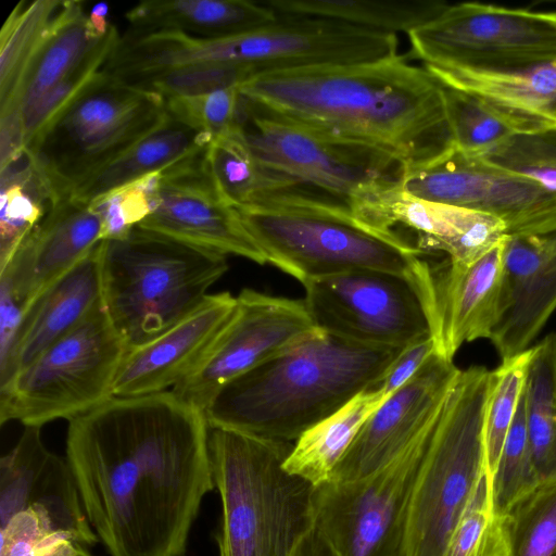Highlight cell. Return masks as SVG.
Instances as JSON below:
<instances>
[{"instance_id":"obj_1","label":"cell","mask_w":556,"mask_h":556,"mask_svg":"<svg viewBox=\"0 0 556 556\" xmlns=\"http://www.w3.org/2000/svg\"><path fill=\"white\" fill-rule=\"evenodd\" d=\"M66 460L111 556H184L215 488L205 414L172 390L111 397L68 422Z\"/></svg>"},{"instance_id":"obj_2","label":"cell","mask_w":556,"mask_h":556,"mask_svg":"<svg viewBox=\"0 0 556 556\" xmlns=\"http://www.w3.org/2000/svg\"><path fill=\"white\" fill-rule=\"evenodd\" d=\"M239 90L268 114L375 147L405 168L433 162L455 148L443 86L404 55L261 72Z\"/></svg>"},{"instance_id":"obj_3","label":"cell","mask_w":556,"mask_h":556,"mask_svg":"<svg viewBox=\"0 0 556 556\" xmlns=\"http://www.w3.org/2000/svg\"><path fill=\"white\" fill-rule=\"evenodd\" d=\"M402 350L321 331L225 384L204 410L208 427L294 443L354 396L376 388Z\"/></svg>"},{"instance_id":"obj_4","label":"cell","mask_w":556,"mask_h":556,"mask_svg":"<svg viewBox=\"0 0 556 556\" xmlns=\"http://www.w3.org/2000/svg\"><path fill=\"white\" fill-rule=\"evenodd\" d=\"M237 210L266 263L303 286L371 269L405 276L418 285L425 300L429 295L431 266L422 258L424 251L394 230L365 224L325 194L302 187Z\"/></svg>"},{"instance_id":"obj_5","label":"cell","mask_w":556,"mask_h":556,"mask_svg":"<svg viewBox=\"0 0 556 556\" xmlns=\"http://www.w3.org/2000/svg\"><path fill=\"white\" fill-rule=\"evenodd\" d=\"M292 447L210 428L213 479L222 503L219 556H292L315 526V486L283 467Z\"/></svg>"},{"instance_id":"obj_6","label":"cell","mask_w":556,"mask_h":556,"mask_svg":"<svg viewBox=\"0 0 556 556\" xmlns=\"http://www.w3.org/2000/svg\"><path fill=\"white\" fill-rule=\"evenodd\" d=\"M227 270L224 254L136 226L103 240V306L130 350L198 308Z\"/></svg>"},{"instance_id":"obj_7","label":"cell","mask_w":556,"mask_h":556,"mask_svg":"<svg viewBox=\"0 0 556 556\" xmlns=\"http://www.w3.org/2000/svg\"><path fill=\"white\" fill-rule=\"evenodd\" d=\"M492 383L493 370L484 366L460 369L453 382L418 470L399 556H443L488 476L484 414Z\"/></svg>"},{"instance_id":"obj_8","label":"cell","mask_w":556,"mask_h":556,"mask_svg":"<svg viewBox=\"0 0 556 556\" xmlns=\"http://www.w3.org/2000/svg\"><path fill=\"white\" fill-rule=\"evenodd\" d=\"M168 117L162 96L103 70L26 150L60 201L71 198Z\"/></svg>"},{"instance_id":"obj_9","label":"cell","mask_w":556,"mask_h":556,"mask_svg":"<svg viewBox=\"0 0 556 556\" xmlns=\"http://www.w3.org/2000/svg\"><path fill=\"white\" fill-rule=\"evenodd\" d=\"M128 348L100 307L0 388V422L39 427L80 416L113 397Z\"/></svg>"},{"instance_id":"obj_10","label":"cell","mask_w":556,"mask_h":556,"mask_svg":"<svg viewBox=\"0 0 556 556\" xmlns=\"http://www.w3.org/2000/svg\"><path fill=\"white\" fill-rule=\"evenodd\" d=\"M235 125L263 163L352 212L401 182L405 169L386 151L268 114L241 93Z\"/></svg>"},{"instance_id":"obj_11","label":"cell","mask_w":556,"mask_h":556,"mask_svg":"<svg viewBox=\"0 0 556 556\" xmlns=\"http://www.w3.org/2000/svg\"><path fill=\"white\" fill-rule=\"evenodd\" d=\"M424 67L515 70L556 62V28L542 12L480 2L446 5L407 34Z\"/></svg>"},{"instance_id":"obj_12","label":"cell","mask_w":556,"mask_h":556,"mask_svg":"<svg viewBox=\"0 0 556 556\" xmlns=\"http://www.w3.org/2000/svg\"><path fill=\"white\" fill-rule=\"evenodd\" d=\"M305 303L325 332L368 346H405L431 337L420 288L394 273L358 269L304 285Z\"/></svg>"},{"instance_id":"obj_13","label":"cell","mask_w":556,"mask_h":556,"mask_svg":"<svg viewBox=\"0 0 556 556\" xmlns=\"http://www.w3.org/2000/svg\"><path fill=\"white\" fill-rule=\"evenodd\" d=\"M430 437L371 475L315 488V525L342 556H399Z\"/></svg>"},{"instance_id":"obj_14","label":"cell","mask_w":556,"mask_h":556,"mask_svg":"<svg viewBox=\"0 0 556 556\" xmlns=\"http://www.w3.org/2000/svg\"><path fill=\"white\" fill-rule=\"evenodd\" d=\"M401 187L424 200L489 214L504 224L507 236L556 230V192L456 148L433 162L405 168Z\"/></svg>"},{"instance_id":"obj_15","label":"cell","mask_w":556,"mask_h":556,"mask_svg":"<svg viewBox=\"0 0 556 556\" xmlns=\"http://www.w3.org/2000/svg\"><path fill=\"white\" fill-rule=\"evenodd\" d=\"M321 331L304 300L243 289L228 327L172 391L204 412L225 384Z\"/></svg>"},{"instance_id":"obj_16","label":"cell","mask_w":556,"mask_h":556,"mask_svg":"<svg viewBox=\"0 0 556 556\" xmlns=\"http://www.w3.org/2000/svg\"><path fill=\"white\" fill-rule=\"evenodd\" d=\"M204 151L147 177L151 212L138 226L226 256L266 264L238 210L217 191Z\"/></svg>"},{"instance_id":"obj_17","label":"cell","mask_w":556,"mask_h":556,"mask_svg":"<svg viewBox=\"0 0 556 556\" xmlns=\"http://www.w3.org/2000/svg\"><path fill=\"white\" fill-rule=\"evenodd\" d=\"M460 369L433 353L419 371L365 421L329 482L364 478L429 439Z\"/></svg>"},{"instance_id":"obj_18","label":"cell","mask_w":556,"mask_h":556,"mask_svg":"<svg viewBox=\"0 0 556 556\" xmlns=\"http://www.w3.org/2000/svg\"><path fill=\"white\" fill-rule=\"evenodd\" d=\"M26 508L47 514L60 531L85 547L98 541L66 458L47 448L39 427H26L0 459V523Z\"/></svg>"},{"instance_id":"obj_19","label":"cell","mask_w":556,"mask_h":556,"mask_svg":"<svg viewBox=\"0 0 556 556\" xmlns=\"http://www.w3.org/2000/svg\"><path fill=\"white\" fill-rule=\"evenodd\" d=\"M237 296L212 293L184 319L125 354L113 383V397L161 393L175 388L207 354L232 320Z\"/></svg>"},{"instance_id":"obj_20","label":"cell","mask_w":556,"mask_h":556,"mask_svg":"<svg viewBox=\"0 0 556 556\" xmlns=\"http://www.w3.org/2000/svg\"><path fill=\"white\" fill-rule=\"evenodd\" d=\"M556 311V230L507 236L497 320L490 337L503 361L528 349Z\"/></svg>"},{"instance_id":"obj_21","label":"cell","mask_w":556,"mask_h":556,"mask_svg":"<svg viewBox=\"0 0 556 556\" xmlns=\"http://www.w3.org/2000/svg\"><path fill=\"white\" fill-rule=\"evenodd\" d=\"M365 224L386 231L396 225L414 230L417 248L440 251L448 261L469 265L484 256L506 235L504 224L482 212L417 198L401 182L378 193L361 213Z\"/></svg>"},{"instance_id":"obj_22","label":"cell","mask_w":556,"mask_h":556,"mask_svg":"<svg viewBox=\"0 0 556 556\" xmlns=\"http://www.w3.org/2000/svg\"><path fill=\"white\" fill-rule=\"evenodd\" d=\"M504 242L469 265L447 260L431 266L428 317L441 357L453 361L464 343L490 339L498 315Z\"/></svg>"},{"instance_id":"obj_23","label":"cell","mask_w":556,"mask_h":556,"mask_svg":"<svg viewBox=\"0 0 556 556\" xmlns=\"http://www.w3.org/2000/svg\"><path fill=\"white\" fill-rule=\"evenodd\" d=\"M102 240L101 219L89 204L60 200L0 270V289L24 309Z\"/></svg>"},{"instance_id":"obj_24","label":"cell","mask_w":556,"mask_h":556,"mask_svg":"<svg viewBox=\"0 0 556 556\" xmlns=\"http://www.w3.org/2000/svg\"><path fill=\"white\" fill-rule=\"evenodd\" d=\"M102 249L103 240L23 309L12 344L0 358V388L103 306Z\"/></svg>"},{"instance_id":"obj_25","label":"cell","mask_w":556,"mask_h":556,"mask_svg":"<svg viewBox=\"0 0 556 556\" xmlns=\"http://www.w3.org/2000/svg\"><path fill=\"white\" fill-rule=\"evenodd\" d=\"M277 16L264 2L249 0H151L125 13L132 30H170L204 38L249 33Z\"/></svg>"},{"instance_id":"obj_26","label":"cell","mask_w":556,"mask_h":556,"mask_svg":"<svg viewBox=\"0 0 556 556\" xmlns=\"http://www.w3.org/2000/svg\"><path fill=\"white\" fill-rule=\"evenodd\" d=\"M73 1H21L0 33V116L21 113L24 81Z\"/></svg>"},{"instance_id":"obj_27","label":"cell","mask_w":556,"mask_h":556,"mask_svg":"<svg viewBox=\"0 0 556 556\" xmlns=\"http://www.w3.org/2000/svg\"><path fill=\"white\" fill-rule=\"evenodd\" d=\"M211 141L207 135L169 116L161 127L80 185L71 198L90 204L104 194L198 154Z\"/></svg>"},{"instance_id":"obj_28","label":"cell","mask_w":556,"mask_h":556,"mask_svg":"<svg viewBox=\"0 0 556 556\" xmlns=\"http://www.w3.org/2000/svg\"><path fill=\"white\" fill-rule=\"evenodd\" d=\"M443 97L454 146L466 154L481 155L514 136L556 127L555 113L516 108L446 86Z\"/></svg>"},{"instance_id":"obj_29","label":"cell","mask_w":556,"mask_h":556,"mask_svg":"<svg viewBox=\"0 0 556 556\" xmlns=\"http://www.w3.org/2000/svg\"><path fill=\"white\" fill-rule=\"evenodd\" d=\"M388 397L378 388L354 396L293 443L285 469L315 488L329 482L362 426Z\"/></svg>"},{"instance_id":"obj_30","label":"cell","mask_w":556,"mask_h":556,"mask_svg":"<svg viewBox=\"0 0 556 556\" xmlns=\"http://www.w3.org/2000/svg\"><path fill=\"white\" fill-rule=\"evenodd\" d=\"M204 162L220 197L236 208L256 205L303 187L263 163L236 125L229 134L210 142Z\"/></svg>"},{"instance_id":"obj_31","label":"cell","mask_w":556,"mask_h":556,"mask_svg":"<svg viewBox=\"0 0 556 556\" xmlns=\"http://www.w3.org/2000/svg\"><path fill=\"white\" fill-rule=\"evenodd\" d=\"M264 3L278 15L328 18L394 35L408 34L447 5L439 0H269Z\"/></svg>"},{"instance_id":"obj_32","label":"cell","mask_w":556,"mask_h":556,"mask_svg":"<svg viewBox=\"0 0 556 556\" xmlns=\"http://www.w3.org/2000/svg\"><path fill=\"white\" fill-rule=\"evenodd\" d=\"M0 270L22 241L59 202L47 177L26 150L0 168Z\"/></svg>"},{"instance_id":"obj_33","label":"cell","mask_w":556,"mask_h":556,"mask_svg":"<svg viewBox=\"0 0 556 556\" xmlns=\"http://www.w3.org/2000/svg\"><path fill=\"white\" fill-rule=\"evenodd\" d=\"M425 68L443 86L507 105L556 114V62L515 70Z\"/></svg>"},{"instance_id":"obj_34","label":"cell","mask_w":556,"mask_h":556,"mask_svg":"<svg viewBox=\"0 0 556 556\" xmlns=\"http://www.w3.org/2000/svg\"><path fill=\"white\" fill-rule=\"evenodd\" d=\"M526 422L540 483L556 481V333L532 346L525 384Z\"/></svg>"},{"instance_id":"obj_35","label":"cell","mask_w":556,"mask_h":556,"mask_svg":"<svg viewBox=\"0 0 556 556\" xmlns=\"http://www.w3.org/2000/svg\"><path fill=\"white\" fill-rule=\"evenodd\" d=\"M104 36L92 27L83 2L73 1L24 81L20 99L22 113L76 70Z\"/></svg>"},{"instance_id":"obj_36","label":"cell","mask_w":556,"mask_h":556,"mask_svg":"<svg viewBox=\"0 0 556 556\" xmlns=\"http://www.w3.org/2000/svg\"><path fill=\"white\" fill-rule=\"evenodd\" d=\"M119 37L117 28L112 24L105 36L76 70L22 113L26 149L30 148L98 77L112 55Z\"/></svg>"},{"instance_id":"obj_37","label":"cell","mask_w":556,"mask_h":556,"mask_svg":"<svg viewBox=\"0 0 556 556\" xmlns=\"http://www.w3.org/2000/svg\"><path fill=\"white\" fill-rule=\"evenodd\" d=\"M504 520L510 556H556V481L540 483Z\"/></svg>"},{"instance_id":"obj_38","label":"cell","mask_w":556,"mask_h":556,"mask_svg":"<svg viewBox=\"0 0 556 556\" xmlns=\"http://www.w3.org/2000/svg\"><path fill=\"white\" fill-rule=\"evenodd\" d=\"M532 346L503 361L493 370V383L484 414L486 472L492 479L525 389Z\"/></svg>"},{"instance_id":"obj_39","label":"cell","mask_w":556,"mask_h":556,"mask_svg":"<svg viewBox=\"0 0 556 556\" xmlns=\"http://www.w3.org/2000/svg\"><path fill=\"white\" fill-rule=\"evenodd\" d=\"M539 484L527 430L523 389L516 417L491 479L494 511L504 518L518 501Z\"/></svg>"},{"instance_id":"obj_40","label":"cell","mask_w":556,"mask_h":556,"mask_svg":"<svg viewBox=\"0 0 556 556\" xmlns=\"http://www.w3.org/2000/svg\"><path fill=\"white\" fill-rule=\"evenodd\" d=\"M443 556H510L505 520L494 511L488 476L451 533Z\"/></svg>"},{"instance_id":"obj_41","label":"cell","mask_w":556,"mask_h":556,"mask_svg":"<svg viewBox=\"0 0 556 556\" xmlns=\"http://www.w3.org/2000/svg\"><path fill=\"white\" fill-rule=\"evenodd\" d=\"M255 74V70L248 65L199 64L156 72L124 81L167 99L240 87Z\"/></svg>"},{"instance_id":"obj_42","label":"cell","mask_w":556,"mask_h":556,"mask_svg":"<svg viewBox=\"0 0 556 556\" xmlns=\"http://www.w3.org/2000/svg\"><path fill=\"white\" fill-rule=\"evenodd\" d=\"M478 156L556 192V127L514 136Z\"/></svg>"},{"instance_id":"obj_43","label":"cell","mask_w":556,"mask_h":556,"mask_svg":"<svg viewBox=\"0 0 556 556\" xmlns=\"http://www.w3.org/2000/svg\"><path fill=\"white\" fill-rule=\"evenodd\" d=\"M0 556H74L83 547L60 531L51 518L26 508L0 523Z\"/></svg>"},{"instance_id":"obj_44","label":"cell","mask_w":556,"mask_h":556,"mask_svg":"<svg viewBox=\"0 0 556 556\" xmlns=\"http://www.w3.org/2000/svg\"><path fill=\"white\" fill-rule=\"evenodd\" d=\"M239 87L211 93L165 99L168 115L212 140L229 134L236 122Z\"/></svg>"},{"instance_id":"obj_45","label":"cell","mask_w":556,"mask_h":556,"mask_svg":"<svg viewBox=\"0 0 556 556\" xmlns=\"http://www.w3.org/2000/svg\"><path fill=\"white\" fill-rule=\"evenodd\" d=\"M89 206L101 219L103 240L126 237L151 212L147 177L98 198Z\"/></svg>"},{"instance_id":"obj_46","label":"cell","mask_w":556,"mask_h":556,"mask_svg":"<svg viewBox=\"0 0 556 556\" xmlns=\"http://www.w3.org/2000/svg\"><path fill=\"white\" fill-rule=\"evenodd\" d=\"M435 353L432 337L405 346L389 367L382 381L376 387L390 396L404 387Z\"/></svg>"},{"instance_id":"obj_47","label":"cell","mask_w":556,"mask_h":556,"mask_svg":"<svg viewBox=\"0 0 556 556\" xmlns=\"http://www.w3.org/2000/svg\"><path fill=\"white\" fill-rule=\"evenodd\" d=\"M292 556H342L315 525L300 541Z\"/></svg>"},{"instance_id":"obj_48","label":"cell","mask_w":556,"mask_h":556,"mask_svg":"<svg viewBox=\"0 0 556 556\" xmlns=\"http://www.w3.org/2000/svg\"><path fill=\"white\" fill-rule=\"evenodd\" d=\"M109 5L104 2H100L91 9L88 14L89 21L96 31L100 35H105L112 24L108 21Z\"/></svg>"},{"instance_id":"obj_49","label":"cell","mask_w":556,"mask_h":556,"mask_svg":"<svg viewBox=\"0 0 556 556\" xmlns=\"http://www.w3.org/2000/svg\"><path fill=\"white\" fill-rule=\"evenodd\" d=\"M545 20L552 23L556 28V11L553 12H542Z\"/></svg>"},{"instance_id":"obj_50","label":"cell","mask_w":556,"mask_h":556,"mask_svg":"<svg viewBox=\"0 0 556 556\" xmlns=\"http://www.w3.org/2000/svg\"><path fill=\"white\" fill-rule=\"evenodd\" d=\"M74 556H92L87 547H83L77 554H75Z\"/></svg>"}]
</instances>
